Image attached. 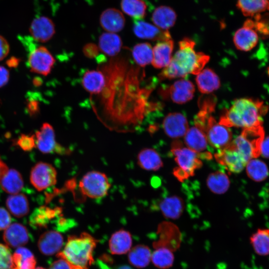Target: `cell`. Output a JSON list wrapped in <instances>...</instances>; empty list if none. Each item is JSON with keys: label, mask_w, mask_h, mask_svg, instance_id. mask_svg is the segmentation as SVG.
<instances>
[{"label": "cell", "mask_w": 269, "mask_h": 269, "mask_svg": "<svg viewBox=\"0 0 269 269\" xmlns=\"http://www.w3.org/2000/svg\"><path fill=\"white\" fill-rule=\"evenodd\" d=\"M230 184L227 175L220 171L210 174L207 179L208 188L214 193L221 194L225 193Z\"/></svg>", "instance_id": "34"}, {"label": "cell", "mask_w": 269, "mask_h": 269, "mask_svg": "<svg viewBox=\"0 0 269 269\" xmlns=\"http://www.w3.org/2000/svg\"><path fill=\"white\" fill-rule=\"evenodd\" d=\"M99 48L94 43H88L83 48L84 55L88 58H94L99 53Z\"/></svg>", "instance_id": "44"}, {"label": "cell", "mask_w": 269, "mask_h": 269, "mask_svg": "<svg viewBox=\"0 0 269 269\" xmlns=\"http://www.w3.org/2000/svg\"><path fill=\"white\" fill-rule=\"evenodd\" d=\"M97 240L90 234L83 232L79 236L71 235L62 251L56 256L66 261L72 269H89L94 262L93 253Z\"/></svg>", "instance_id": "3"}, {"label": "cell", "mask_w": 269, "mask_h": 269, "mask_svg": "<svg viewBox=\"0 0 269 269\" xmlns=\"http://www.w3.org/2000/svg\"><path fill=\"white\" fill-rule=\"evenodd\" d=\"M9 51V45L6 39L0 35V61L4 59Z\"/></svg>", "instance_id": "45"}, {"label": "cell", "mask_w": 269, "mask_h": 269, "mask_svg": "<svg viewBox=\"0 0 269 269\" xmlns=\"http://www.w3.org/2000/svg\"><path fill=\"white\" fill-rule=\"evenodd\" d=\"M79 186L84 196L92 199H97L107 194L111 184L105 173L93 170L83 176L79 182Z\"/></svg>", "instance_id": "5"}, {"label": "cell", "mask_w": 269, "mask_h": 269, "mask_svg": "<svg viewBox=\"0 0 269 269\" xmlns=\"http://www.w3.org/2000/svg\"><path fill=\"white\" fill-rule=\"evenodd\" d=\"M153 264L160 269H167L173 264L174 256L172 251L166 248H158L151 254Z\"/></svg>", "instance_id": "38"}, {"label": "cell", "mask_w": 269, "mask_h": 269, "mask_svg": "<svg viewBox=\"0 0 269 269\" xmlns=\"http://www.w3.org/2000/svg\"><path fill=\"white\" fill-rule=\"evenodd\" d=\"M11 219L8 212L0 207V230L6 229L11 223Z\"/></svg>", "instance_id": "43"}, {"label": "cell", "mask_w": 269, "mask_h": 269, "mask_svg": "<svg viewBox=\"0 0 269 269\" xmlns=\"http://www.w3.org/2000/svg\"><path fill=\"white\" fill-rule=\"evenodd\" d=\"M29 32L32 38L39 42L49 41L55 34V25L49 18L40 16L33 19Z\"/></svg>", "instance_id": "15"}, {"label": "cell", "mask_w": 269, "mask_h": 269, "mask_svg": "<svg viewBox=\"0 0 269 269\" xmlns=\"http://www.w3.org/2000/svg\"><path fill=\"white\" fill-rule=\"evenodd\" d=\"M3 239L8 246L18 248L28 242V232L26 228L21 224L14 223L5 229Z\"/></svg>", "instance_id": "17"}, {"label": "cell", "mask_w": 269, "mask_h": 269, "mask_svg": "<svg viewBox=\"0 0 269 269\" xmlns=\"http://www.w3.org/2000/svg\"><path fill=\"white\" fill-rule=\"evenodd\" d=\"M214 156L220 164L233 173L240 172L248 163L244 156L231 143L228 146L218 150Z\"/></svg>", "instance_id": "10"}, {"label": "cell", "mask_w": 269, "mask_h": 269, "mask_svg": "<svg viewBox=\"0 0 269 269\" xmlns=\"http://www.w3.org/2000/svg\"><path fill=\"white\" fill-rule=\"evenodd\" d=\"M122 46V41L121 37L114 33L105 32L100 36L99 49L109 56L118 54Z\"/></svg>", "instance_id": "29"}, {"label": "cell", "mask_w": 269, "mask_h": 269, "mask_svg": "<svg viewBox=\"0 0 269 269\" xmlns=\"http://www.w3.org/2000/svg\"><path fill=\"white\" fill-rule=\"evenodd\" d=\"M162 128L169 137L178 138L184 136L189 129L186 117L180 113H171L164 119Z\"/></svg>", "instance_id": "12"}, {"label": "cell", "mask_w": 269, "mask_h": 269, "mask_svg": "<svg viewBox=\"0 0 269 269\" xmlns=\"http://www.w3.org/2000/svg\"><path fill=\"white\" fill-rule=\"evenodd\" d=\"M184 141L188 148L199 154L201 158L210 159V152L205 151L207 139L204 133L196 127L189 128L184 135Z\"/></svg>", "instance_id": "13"}, {"label": "cell", "mask_w": 269, "mask_h": 269, "mask_svg": "<svg viewBox=\"0 0 269 269\" xmlns=\"http://www.w3.org/2000/svg\"><path fill=\"white\" fill-rule=\"evenodd\" d=\"M8 168L4 162L1 160L0 157V180L1 177L6 173Z\"/></svg>", "instance_id": "50"}, {"label": "cell", "mask_w": 269, "mask_h": 269, "mask_svg": "<svg viewBox=\"0 0 269 269\" xmlns=\"http://www.w3.org/2000/svg\"><path fill=\"white\" fill-rule=\"evenodd\" d=\"M59 213L58 209L41 206L36 209L31 214L30 224L31 226L34 227L45 228Z\"/></svg>", "instance_id": "32"}, {"label": "cell", "mask_w": 269, "mask_h": 269, "mask_svg": "<svg viewBox=\"0 0 269 269\" xmlns=\"http://www.w3.org/2000/svg\"><path fill=\"white\" fill-rule=\"evenodd\" d=\"M207 141L218 150L228 146L232 142V134L228 127L218 123L211 116L203 130Z\"/></svg>", "instance_id": "6"}, {"label": "cell", "mask_w": 269, "mask_h": 269, "mask_svg": "<svg viewBox=\"0 0 269 269\" xmlns=\"http://www.w3.org/2000/svg\"><path fill=\"white\" fill-rule=\"evenodd\" d=\"M17 144L24 151H30L36 146L35 136L21 134L17 140Z\"/></svg>", "instance_id": "42"}, {"label": "cell", "mask_w": 269, "mask_h": 269, "mask_svg": "<svg viewBox=\"0 0 269 269\" xmlns=\"http://www.w3.org/2000/svg\"><path fill=\"white\" fill-rule=\"evenodd\" d=\"M195 88L193 84L187 79H180L172 84L162 87L159 90L165 99H170L177 104H184L192 99Z\"/></svg>", "instance_id": "7"}, {"label": "cell", "mask_w": 269, "mask_h": 269, "mask_svg": "<svg viewBox=\"0 0 269 269\" xmlns=\"http://www.w3.org/2000/svg\"><path fill=\"white\" fill-rule=\"evenodd\" d=\"M9 72L4 66L0 65V88L5 86L8 82Z\"/></svg>", "instance_id": "47"}, {"label": "cell", "mask_w": 269, "mask_h": 269, "mask_svg": "<svg viewBox=\"0 0 269 269\" xmlns=\"http://www.w3.org/2000/svg\"><path fill=\"white\" fill-rule=\"evenodd\" d=\"M176 17L175 11L171 7L162 5L154 10L151 19L157 27L167 30L174 25Z\"/></svg>", "instance_id": "24"}, {"label": "cell", "mask_w": 269, "mask_h": 269, "mask_svg": "<svg viewBox=\"0 0 269 269\" xmlns=\"http://www.w3.org/2000/svg\"><path fill=\"white\" fill-rule=\"evenodd\" d=\"M135 35L140 38L151 40L164 41L171 39L168 30H162L149 23L135 20L133 26Z\"/></svg>", "instance_id": "14"}, {"label": "cell", "mask_w": 269, "mask_h": 269, "mask_svg": "<svg viewBox=\"0 0 269 269\" xmlns=\"http://www.w3.org/2000/svg\"><path fill=\"white\" fill-rule=\"evenodd\" d=\"M19 63V59L15 57H11L7 61V65L10 67H15Z\"/></svg>", "instance_id": "51"}, {"label": "cell", "mask_w": 269, "mask_h": 269, "mask_svg": "<svg viewBox=\"0 0 269 269\" xmlns=\"http://www.w3.org/2000/svg\"><path fill=\"white\" fill-rule=\"evenodd\" d=\"M123 11L135 20H141L146 14V5L142 0H122Z\"/></svg>", "instance_id": "36"}, {"label": "cell", "mask_w": 269, "mask_h": 269, "mask_svg": "<svg viewBox=\"0 0 269 269\" xmlns=\"http://www.w3.org/2000/svg\"><path fill=\"white\" fill-rule=\"evenodd\" d=\"M27 110L29 114L33 116L37 114L39 111V106L37 102L31 101L27 104Z\"/></svg>", "instance_id": "49"}, {"label": "cell", "mask_w": 269, "mask_h": 269, "mask_svg": "<svg viewBox=\"0 0 269 269\" xmlns=\"http://www.w3.org/2000/svg\"><path fill=\"white\" fill-rule=\"evenodd\" d=\"M6 205L8 211L17 218L25 216L29 211L28 200L22 193L9 196L6 200Z\"/></svg>", "instance_id": "30"}, {"label": "cell", "mask_w": 269, "mask_h": 269, "mask_svg": "<svg viewBox=\"0 0 269 269\" xmlns=\"http://www.w3.org/2000/svg\"><path fill=\"white\" fill-rule=\"evenodd\" d=\"M35 269H46L42 268V267H37L35 268Z\"/></svg>", "instance_id": "53"}, {"label": "cell", "mask_w": 269, "mask_h": 269, "mask_svg": "<svg viewBox=\"0 0 269 269\" xmlns=\"http://www.w3.org/2000/svg\"><path fill=\"white\" fill-rule=\"evenodd\" d=\"M40 252L47 256L59 253L63 245V238L57 231L50 230L43 233L38 241Z\"/></svg>", "instance_id": "16"}, {"label": "cell", "mask_w": 269, "mask_h": 269, "mask_svg": "<svg viewBox=\"0 0 269 269\" xmlns=\"http://www.w3.org/2000/svg\"><path fill=\"white\" fill-rule=\"evenodd\" d=\"M49 269H72L69 263L65 260L59 258L53 262Z\"/></svg>", "instance_id": "46"}, {"label": "cell", "mask_w": 269, "mask_h": 269, "mask_svg": "<svg viewBox=\"0 0 269 269\" xmlns=\"http://www.w3.org/2000/svg\"><path fill=\"white\" fill-rule=\"evenodd\" d=\"M150 249L143 245H138L131 249L128 254V260L133 266L142 269L149 264L151 259Z\"/></svg>", "instance_id": "31"}, {"label": "cell", "mask_w": 269, "mask_h": 269, "mask_svg": "<svg viewBox=\"0 0 269 269\" xmlns=\"http://www.w3.org/2000/svg\"><path fill=\"white\" fill-rule=\"evenodd\" d=\"M261 154L269 158V136L264 138L261 146Z\"/></svg>", "instance_id": "48"}, {"label": "cell", "mask_w": 269, "mask_h": 269, "mask_svg": "<svg viewBox=\"0 0 269 269\" xmlns=\"http://www.w3.org/2000/svg\"><path fill=\"white\" fill-rule=\"evenodd\" d=\"M237 6L245 16H253L269 10V0H238Z\"/></svg>", "instance_id": "35"}, {"label": "cell", "mask_w": 269, "mask_h": 269, "mask_svg": "<svg viewBox=\"0 0 269 269\" xmlns=\"http://www.w3.org/2000/svg\"><path fill=\"white\" fill-rule=\"evenodd\" d=\"M34 136L36 146L43 153H62L65 150L56 142L54 130L47 123L43 124Z\"/></svg>", "instance_id": "11"}, {"label": "cell", "mask_w": 269, "mask_h": 269, "mask_svg": "<svg viewBox=\"0 0 269 269\" xmlns=\"http://www.w3.org/2000/svg\"><path fill=\"white\" fill-rule=\"evenodd\" d=\"M158 207L165 217L176 219L182 214L184 203L181 198L176 196H170L159 201Z\"/></svg>", "instance_id": "22"}, {"label": "cell", "mask_w": 269, "mask_h": 269, "mask_svg": "<svg viewBox=\"0 0 269 269\" xmlns=\"http://www.w3.org/2000/svg\"><path fill=\"white\" fill-rule=\"evenodd\" d=\"M250 243L260 256L269 255V229H259L250 237Z\"/></svg>", "instance_id": "33"}, {"label": "cell", "mask_w": 269, "mask_h": 269, "mask_svg": "<svg viewBox=\"0 0 269 269\" xmlns=\"http://www.w3.org/2000/svg\"><path fill=\"white\" fill-rule=\"evenodd\" d=\"M171 151L178 167L173 170L175 176L180 181L194 175L196 170L202 165L199 154L183 145L179 140L171 144Z\"/></svg>", "instance_id": "4"}, {"label": "cell", "mask_w": 269, "mask_h": 269, "mask_svg": "<svg viewBox=\"0 0 269 269\" xmlns=\"http://www.w3.org/2000/svg\"><path fill=\"white\" fill-rule=\"evenodd\" d=\"M84 88L91 94H99L104 89L106 80L103 73L99 70H87L82 81Z\"/></svg>", "instance_id": "25"}, {"label": "cell", "mask_w": 269, "mask_h": 269, "mask_svg": "<svg viewBox=\"0 0 269 269\" xmlns=\"http://www.w3.org/2000/svg\"><path fill=\"white\" fill-rule=\"evenodd\" d=\"M173 41L169 39L160 41L152 48V65L156 68L166 67L171 59V54L173 49Z\"/></svg>", "instance_id": "20"}, {"label": "cell", "mask_w": 269, "mask_h": 269, "mask_svg": "<svg viewBox=\"0 0 269 269\" xmlns=\"http://www.w3.org/2000/svg\"><path fill=\"white\" fill-rule=\"evenodd\" d=\"M137 159L138 165L145 170L156 171L163 166L160 156L152 148H146L140 150Z\"/></svg>", "instance_id": "27"}, {"label": "cell", "mask_w": 269, "mask_h": 269, "mask_svg": "<svg viewBox=\"0 0 269 269\" xmlns=\"http://www.w3.org/2000/svg\"><path fill=\"white\" fill-rule=\"evenodd\" d=\"M195 43L189 38L179 42V49L169 64L159 75L161 80L183 78L189 74H198L209 60L208 55L194 50Z\"/></svg>", "instance_id": "1"}, {"label": "cell", "mask_w": 269, "mask_h": 269, "mask_svg": "<svg viewBox=\"0 0 269 269\" xmlns=\"http://www.w3.org/2000/svg\"><path fill=\"white\" fill-rule=\"evenodd\" d=\"M115 269H133L131 268L129 266H126V265H123V266H121L118 267Z\"/></svg>", "instance_id": "52"}, {"label": "cell", "mask_w": 269, "mask_h": 269, "mask_svg": "<svg viewBox=\"0 0 269 269\" xmlns=\"http://www.w3.org/2000/svg\"><path fill=\"white\" fill-rule=\"evenodd\" d=\"M196 82L199 90L203 94H209L220 86L218 75L211 69L206 68L197 74Z\"/></svg>", "instance_id": "21"}, {"label": "cell", "mask_w": 269, "mask_h": 269, "mask_svg": "<svg viewBox=\"0 0 269 269\" xmlns=\"http://www.w3.org/2000/svg\"><path fill=\"white\" fill-rule=\"evenodd\" d=\"M263 103L250 98L235 100L231 107L225 110L221 116L219 124L227 127L244 129L262 125L261 115L265 110Z\"/></svg>", "instance_id": "2"}, {"label": "cell", "mask_w": 269, "mask_h": 269, "mask_svg": "<svg viewBox=\"0 0 269 269\" xmlns=\"http://www.w3.org/2000/svg\"><path fill=\"white\" fill-rule=\"evenodd\" d=\"M132 55L136 63L144 67L152 62V48L148 43H140L135 45L132 50Z\"/></svg>", "instance_id": "39"}, {"label": "cell", "mask_w": 269, "mask_h": 269, "mask_svg": "<svg viewBox=\"0 0 269 269\" xmlns=\"http://www.w3.org/2000/svg\"><path fill=\"white\" fill-rule=\"evenodd\" d=\"M132 245V236L125 230H120L114 233L109 240L110 250L115 255L127 253L131 250Z\"/></svg>", "instance_id": "23"}, {"label": "cell", "mask_w": 269, "mask_h": 269, "mask_svg": "<svg viewBox=\"0 0 269 269\" xmlns=\"http://www.w3.org/2000/svg\"><path fill=\"white\" fill-rule=\"evenodd\" d=\"M30 181L37 190H45L56 184V170L48 163L39 162L32 168Z\"/></svg>", "instance_id": "8"}, {"label": "cell", "mask_w": 269, "mask_h": 269, "mask_svg": "<svg viewBox=\"0 0 269 269\" xmlns=\"http://www.w3.org/2000/svg\"><path fill=\"white\" fill-rule=\"evenodd\" d=\"M259 40L258 35L254 28L243 25L234 34L233 41L236 48L248 51L255 47Z\"/></svg>", "instance_id": "18"}, {"label": "cell", "mask_w": 269, "mask_h": 269, "mask_svg": "<svg viewBox=\"0 0 269 269\" xmlns=\"http://www.w3.org/2000/svg\"><path fill=\"white\" fill-rule=\"evenodd\" d=\"M231 143L248 162L254 158V150L251 144L242 134L233 140Z\"/></svg>", "instance_id": "40"}, {"label": "cell", "mask_w": 269, "mask_h": 269, "mask_svg": "<svg viewBox=\"0 0 269 269\" xmlns=\"http://www.w3.org/2000/svg\"><path fill=\"white\" fill-rule=\"evenodd\" d=\"M248 176L255 181H262L269 175V169L267 165L261 160L251 159L246 165Z\"/></svg>", "instance_id": "37"}, {"label": "cell", "mask_w": 269, "mask_h": 269, "mask_svg": "<svg viewBox=\"0 0 269 269\" xmlns=\"http://www.w3.org/2000/svg\"><path fill=\"white\" fill-rule=\"evenodd\" d=\"M36 260L32 253L24 247H18L12 256L11 269H35Z\"/></svg>", "instance_id": "28"}, {"label": "cell", "mask_w": 269, "mask_h": 269, "mask_svg": "<svg viewBox=\"0 0 269 269\" xmlns=\"http://www.w3.org/2000/svg\"><path fill=\"white\" fill-rule=\"evenodd\" d=\"M55 60L49 51L40 46L32 50L29 55L28 64L31 72L43 76L51 72Z\"/></svg>", "instance_id": "9"}, {"label": "cell", "mask_w": 269, "mask_h": 269, "mask_svg": "<svg viewBox=\"0 0 269 269\" xmlns=\"http://www.w3.org/2000/svg\"><path fill=\"white\" fill-rule=\"evenodd\" d=\"M100 22L102 28L109 32L115 33L122 30L125 24L123 13L118 9L110 8L101 14Z\"/></svg>", "instance_id": "19"}, {"label": "cell", "mask_w": 269, "mask_h": 269, "mask_svg": "<svg viewBox=\"0 0 269 269\" xmlns=\"http://www.w3.org/2000/svg\"><path fill=\"white\" fill-rule=\"evenodd\" d=\"M12 255L7 246L0 243V269H11Z\"/></svg>", "instance_id": "41"}, {"label": "cell", "mask_w": 269, "mask_h": 269, "mask_svg": "<svg viewBox=\"0 0 269 269\" xmlns=\"http://www.w3.org/2000/svg\"><path fill=\"white\" fill-rule=\"evenodd\" d=\"M0 185L2 190L11 195L19 193L23 187V180L16 170L10 169L1 177Z\"/></svg>", "instance_id": "26"}]
</instances>
